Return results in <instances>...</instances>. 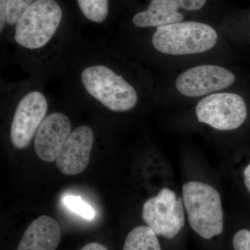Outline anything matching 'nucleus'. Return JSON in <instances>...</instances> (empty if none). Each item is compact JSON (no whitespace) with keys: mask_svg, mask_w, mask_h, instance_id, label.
<instances>
[{"mask_svg":"<svg viewBox=\"0 0 250 250\" xmlns=\"http://www.w3.org/2000/svg\"><path fill=\"white\" fill-rule=\"evenodd\" d=\"M81 250H108V249L103 244L93 242V243H90L85 245Z\"/></svg>","mask_w":250,"mask_h":250,"instance_id":"20","label":"nucleus"},{"mask_svg":"<svg viewBox=\"0 0 250 250\" xmlns=\"http://www.w3.org/2000/svg\"><path fill=\"white\" fill-rule=\"evenodd\" d=\"M47 100L42 93L32 91L18 104L11 124L10 137L13 146L24 149L30 144L47 111Z\"/></svg>","mask_w":250,"mask_h":250,"instance_id":"7","label":"nucleus"},{"mask_svg":"<svg viewBox=\"0 0 250 250\" xmlns=\"http://www.w3.org/2000/svg\"><path fill=\"white\" fill-rule=\"evenodd\" d=\"M123 250H161L157 235L147 226L133 229L125 239Z\"/></svg>","mask_w":250,"mask_h":250,"instance_id":"13","label":"nucleus"},{"mask_svg":"<svg viewBox=\"0 0 250 250\" xmlns=\"http://www.w3.org/2000/svg\"><path fill=\"white\" fill-rule=\"evenodd\" d=\"M233 247L234 250H250V231H238L233 237Z\"/></svg>","mask_w":250,"mask_h":250,"instance_id":"17","label":"nucleus"},{"mask_svg":"<svg viewBox=\"0 0 250 250\" xmlns=\"http://www.w3.org/2000/svg\"><path fill=\"white\" fill-rule=\"evenodd\" d=\"M179 9L187 11H197L201 9L206 4L207 0H170Z\"/></svg>","mask_w":250,"mask_h":250,"instance_id":"18","label":"nucleus"},{"mask_svg":"<svg viewBox=\"0 0 250 250\" xmlns=\"http://www.w3.org/2000/svg\"><path fill=\"white\" fill-rule=\"evenodd\" d=\"M61 238L58 222L52 217L41 215L28 226L17 250H57Z\"/></svg>","mask_w":250,"mask_h":250,"instance_id":"11","label":"nucleus"},{"mask_svg":"<svg viewBox=\"0 0 250 250\" xmlns=\"http://www.w3.org/2000/svg\"><path fill=\"white\" fill-rule=\"evenodd\" d=\"M34 0H8L6 22L16 24L23 14L34 2Z\"/></svg>","mask_w":250,"mask_h":250,"instance_id":"16","label":"nucleus"},{"mask_svg":"<svg viewBox=\"0 0 250 250\" xmlns=\"http://www.w3.org/2000/svg\"><path fill=\"white\" fill-rule=\"evenodd\" d=\"M82 14L89 21L102 22L107 17L108 0H77Z\"/></svg>","mask_w":250,"mask_h":250,"instance_id":"14","label":"nucleus"},{"mask_svg":"<svg viewBox=\"0 0 250 250\" xmlns=\"http://www.w3.org/2000/svg\"><path fill=\"white\" fill-rule=\"evenodd\" d=\"M244 182L247 189L250 192V164L247 166L244 170Z\"/></svg>","mask_w":250,"mask_h":250,"instance_id":"21","label":"nucleus"},{"mask_svg":"<svg viewBox=\"0 0 250 250\" xmlns=\"http://www.w3.org/2000/svg\"><path fill=\"white\" fill-rule=\"evenodd\" d=\"M62 202L69 210L83 218L92 220L95 218V210L80 196L66 195L62 197Z\"/></svg>","mask_w":250,"mask_h":250,"instance_id":"15","label":"nucleus"},{"mask_svg":"<svg viewBox=\"0 0 250 250\" xmlns=\"http://www.w3.org/2000/svg\"><path fill=\"white\" fill-rule=\"evenodd\" d=\"M142 218L157 236L168 239L177 236L185 224L183 198L163 188L143 206Z\"/></svg>","mask_w":250,"mask_h":250,"instance_id":"5","label":"nucleus"},{"mask_svg":"<svg viewBox=\"0 0 250 250\" xmlns=\"http://www.w3.org/2000/svg\"><path fill=\"white\" fill-rule=\"evenodd\" d=\"M196 116L200 123L215 129L230 131L246 121L248 108L244 99L238 94H211L197 104Z\"/></svg>","mask_w":250,"mask_h":250,"instance_id":"6","label":"nucleus"},{"mask_svg":"<svg viewBox=\"0 0 250 250\" xmlns=\"http://www.w3.org/2000/svg\"><path fill=\"white\" fill-rule=\"evenodd\" d=\"M94 134L88 126H81L71 131L56 160L57 168L66 175L83 172L90 162Z\"/></svg>","mask_w":250,"mask_h":250,"instance_id":"9","label":"nucleus"},{"mask_svg":"<svg viewBox=\"0 0 250 250\" xmlns=\"http://www.w3.org/2000/svg\"><path fill=\"white\" fill-rule=\"evenodd\" d=\"M182 198L190 228L205 239L221 234L223 210L221 197L211 186L190 182L182 187Z\"/></svg>","mask_w":250,"mask_h":250,"instance_id":"1","label":"nucleus"},{"mask_svg":"<svg viewBox=\"0 0 250 250\" xmlns=\"http://www.w3.org/2000/svg\"><path fill=\"white\" fill-rule=\"evenodd\" d=\"M62 15L54 0H36L16 23L15 41L27 49L43 47L58 29Z\"/></svg>","mask_w":250,"mask_h":250,"instance_id":"4","label":"nucleus"},{"mask_svg":"<svg viewBox=\"0 0 250 250\" xmlns=\"http://www.w3.org/2000/svg\"><path fill=\"white\" fill-rule=\"evenodd\" d=\"M70 133L71 123L63 113L54 112L46 116L34 140V149L39 159L47 163L56 161Z\"/></svg>","mask_w":250,"mask_h":250,"instance_id":"10","label":"nucleus"},{"mask_svg":"<svg viewBox=\"0 0 250 250\" xmlns=\"http://www.w3.org/2000/svg\"><path fill=\"white\" fill-rule=\"evenodd\" d=\"M81 79L86 91L111 111H130L138 103L134 87L104 65L86 67Z\"/></svg>","mask_w":250,"mask_h":250,"instance_id":"3","label":"nucleus"},{"mask_svg":"<svg viewBox=\"0 0 250 250\" xmlns=\"http://www.w3.org/2000/svg\"><path fill=\"white\" fill-rule=\"evenodd\" d=\"M218 34L204 23L180 22L157 27L152 37L154 48L163 54L187 55L202 53L213 48Z\"/></svg>","mask_w":250,"mask_h":250,"instance_id":"2","label":"nucleus"},{"mask_svg":"<svg viewBox=\"0 0 250 250\" xmlns=\"http://www.w3.org/2000/svg\"><path fill=\"white\" fill-rule=\"evenodd\" d=\"M8 0H0V30L2 31L7 16Z\"/></svg>","mask_w":250,"mask_h":250,"instance_id":"19","label":"nucleus"},{"mask_svg":"<svg viewBox=\"0 0 250 250\" xmlns=\"http://www.w3.org/2000/svg\"><path fill=\"white\" fill-rule=\"evenodd\" d=\"M235 80L236 77L232 72L225 67L199 65L181 74L176 80L175 85L182 95L197 98L228 88Z\"/></svg>","mask_w":250,"mask_h":250,"instance_id":"8","label":"nucleus"},{"mask_svg":"<svg viewBox=\"0 0 250 250\" xmlns=\"http://www.w3.org/2000/svg\"><path fill=\"white\" fill-rule=\"evenodd\" d=\"M170 0H152L146 11L136 14L133 23L141 28L162 27L182 22L184 16Z\"/></svg>","mask_w":250,"mask_h":250,"instance_id":"12","label":"nucleus"}]
</instances>
